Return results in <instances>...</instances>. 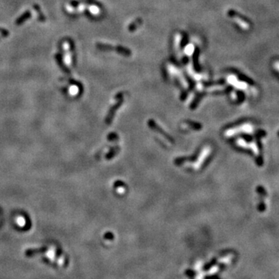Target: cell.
<instances>
[{"mask_svg":"<svg viewBox=\"0 0 279 279\" xmlns=\"http://www.w3.org/2000/svg\"><path fill=\"white\" fill-rule=\"evenodd\" d=\"M141 23H142L141 20H140V19H137V20H135L134 22H133V23L131 24V25L129 26V30L131 31V32H133V31L134 30H136V28L138 27V26H139L141 24Z\"/></svg>","mask_w":279,"mask_h":279,"instance_id":"obj_2","label":"cell"},{"mask_svg":"<svg viewBox=\"0 0 279 279\" xmlns=\"http://www.w3.org/2000/svg\"><path fill=\"white\" fill-rule=\"evenodd\" d=\"M89 9H90V12H91L92 14H94V15H97V14H99V11H100L99 8L97 7L96 5H91Z\"/></svg>","mask_w":279,"mask_h":279,"instance_id":"obj_5","label":"cell"},{"mask_svg":"<svg viewBox=\"0 0 279 279\" xmlns=\"http://www.w3.org/2000/svg\"><path fill=\"white\" fill-rule=\"evenodd\" d=\"M194 51V47L192 44H188L186 47H185V53H187L188 55H191Z\"/></svg>","mask_w":279,"mask_h":279,"instance_id":"obj_4","label":"cell"},{"mask_svg":"<svg viewBox=\"0 0 279 279\" xmlns=\"http://www.w3.org/2000/svg\"><path fill=\"white\" fill-rule=\"evenodd\" d=\"M97 47L99 48H101L102 50H109V49H112L113 51H116L117 52H119V53H122V54H124V55H130L131 54V51H129L128 49L124 48L123 47H111L109 45H105V44H97Z\"/></svg>","mask_w":279,"mask_h":279,"instance_id":"obj_1","label":"cell"},{"mask_svg":"<svg viewBox=\"0 0 279 279\" xmlns=\"http://www.w3.org/2000/svg\"><path fill=\"white\" fill-rule=\"evenodd\" d=\"M181 36L180 33H177L175 35V47L177 49L178 51V47H179V45H180L181 43Z\"/></svg>","mask_w":279,"mask_h":279,"instance_id":"obj_3","label":"cell"}]
</instances>
